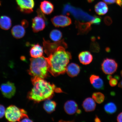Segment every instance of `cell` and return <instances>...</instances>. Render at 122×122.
Returning a JSON list of instances; mask_svg holds the SVG:
<instances>
[{
	"label": "cell",
	"instance_id": "1",
	"mask_svg": "<svg viewBox=\"0 0 122 122\" xmlns=\"http://www.w3.org/2000/svg\"><path fill=\"white\" fill-rule=\"evenodd\" d=\"M31 80L33 87L27 94V97L36 102L50 99L52 98L55 92H62L60 88H57L54 85L44 79L33 77Z\"/></svg>",
	"mask_w": 122,
	"mask_h": 122
},
{
	"label": "cell",
	"instance_id": "2",
	"mask_svg": "<svg viewBox=\"0 0 122 122\" xmlns=\"http://www.w3.org/2000/svg\"><path fill=\"white\" fill-rule=\"evenodd\" d=\"M67 48V46H61L47 57L49 65V71L55 77L66 72L67 66L71 58V53L66 51Z\"/></svg>",
	"mask_w": 122,
	"mask_h": 122
},
{
	"label": "cell",
	"instance_id": "3",
	"mask_svg": "<svg viewBox=\"0 0 122 122\" xmlns=\"http://www.w3.org/2000/svg\"><path fill=\"white\" fill-rule=\"evenodd\" d=\"M30 64L28 72L33 77L45 79L48 77L49 65L47 57L42 56L30 59Z\"/></svg>",
	"mask_w": 122,
	"mask_h": 122
},
{
	"label": "cell",
	"instance_id": "4",
	"mask_svg": "<svg viewBox=\"0 0 122 122\" xmlns=\"http://www.w3.org/2000/svg\"><path fill=\"white\" fill-rule=\"evenodd\" d=\"M5 114L6 118L10 122H20L24 117H28L25 110L14 105H11L7 107Z\"/></svg>",
	"mask_w": 122,
	"mask_h": 122
},
{
	"label": "cell",
	"instance_id": "5",
	"mask_svg": "<svg viewBox=\"0 0 122 122\" xmlns=\"http://www.w3.org/2000/svg\"><path fill=\"white\" fill-rule=\"evenodd\" d=\"M43 45L44 51L48 56L57 51L61 46H67L63 39L54 42H51L49 41L45 40L44 39H43Z\"/></svg>",
	"mask_w": 122,
	"mask_h": 122
},
{
	"label": "cell",
	"instance_id": "6",
	"mask_svg": "<svg viewBox=\"0 0 122 122\" xmlns=\"http://www.w3.org/2000/svg\"><path fill=\"white\" fill-rule=\"evenodd\" d=\"M101 66L103 72L108 75L113 74L116 71L118 65L114 59L106 58L102 62Z\"/></svg>",
	"mask_w": 122,
	"mask_h": 122
},
{
	"label": "cell",
	"instance_id": "7",
	"mask_svg": "<svg viewBox=\"0 0 122 122\" xmlns=\"http://www.w3.org/2000/svg\"><path fill=\"white\" fill-rule=\"evenodd\" d=\"M18 9L22 13L30 14L33 11L35 6L34 0H16Z\"/></svg>",
	"mask_w": 122,
	"mask_h": 122
},
{
	"label": "cell",
	"instance_id": "8",
	"mask_svg": "<svg viewBox=\"0 0 122 122\" xmlns=\"http://www.w3.org/2000/svg\"><path fill=\"white\" fill-rule=\"evenodd\" d=\"M48 21L46 17L41 16L35 17L32 20V28L35 33L42 31L45 28Z\"/></svg>",
	"mask_w": 122,
	"mask_h": 122
},
{
	"label": "cell",
	"instance_id": "9",
	"mask_svg": "<svg viewBox=\"0 0 122 122\" xmlns=\"http://www.w3.org/2000/svg\"><path fill=\"white\" fill-rule=\"evenodd\" d=\"M53 25L56 27H65L68 26L71 23V18L68 16L62 15L53 17L51 19Z\"/></svg>",
	"mask_w": 122,
	"mask_h": 122
},
{
	"label": "cell",
	"instance_id": "10",
	"mask_svg": "<svg viewBox=\"0 0 122 122\" xmlns=\"http://www.w3.org/2000/svg\"><path fill=\"white\" fill-rule=\"evenodd\" d=\"M0 90L4 97L10 98L15 95L16 88L14 84L8 82L1 85Z\"/></svg>",
	"mask_w": 122,
	"mask_h": 122
},
{
	"label": "cell",
	"instance_id": "11",
	"mask_svg": "<svg viewBox=\"0 0 122 122\" xmlns=\"http://www.w3.org/2000/svg\"><path fill=\"white\" fill-rule=\"evenodd\" d=\"M64 108L66 112L69 115L81 113V111L78 109L77 103L74 101L69 100L66 102L65 103Z\"/></svg>",
	"mask_w": 122,
	"mask_h": 122
},
{
	"label": "cell",
	"instance_id": "12",
	"mask_svg": "<svg viewBox=\"0 0 122 122\" xmlns=\"http://www.w3.org/2000/svg\"><path fill=\"white\" fill-rule=\"evenodd\" d=\"M30 51V55L32 58L40 57L43 56V48L39 44L32 45Z\"/></svg>",
	"mask_w": 122,
	"mask_h": 122
},
{
	"label": "cell",
	"instance_id": "13",
	"mask_svg": "<svg viewBox=\"0 0 122 122\" xmlns=\"http://www.w3.org/2000/svg\"><path fill=\"white\" fill-rule=\"evenodd\" d=\"M79 61L81 63L84 65L89 64L92 61L93 57L90 52L84 51L81 52L79 55Z\"/></svg>",
	"mask_w": 122,
	"mask_h": 122
},
{
	"label": "cell",
	"instance_id": "14",
	"mask_svg": "<svg viewBox=\"0 0 122 122\" xmlns=\"http://www.w3.org/2000/svg\"><path fill=\"white\" fill-rule=\"evenodd\" d=\"M91 84L96 89L102 90L104 88V85L102 80L98 76L92 75L90 78Z\"/></svg>",
	"mask_w": 122,
	"mask_h": 122
},
{
	"label": "cell",
	"instance_id": "15",
	"mask_svg": "<svg viewBox=\"0 0 122 122\" xmlns=\"http://www.w3.org/2000/svg\"><path fill=\"white\" fill-rule=\"evenodd\" d=\"M11 32L14 37L16 39H20L25 36V28L22 25H17L12 28Z\"/></svg>",
	"mask_w": 122,
	"mask_h": 122
},
{
	"label": "cell",
	"instance_id": "16",
	"mask_svg": "<svg viewBox=\"0 0 122 122\" xmlns=\"http://www.w3.org/2000/svg\"><path fill=\"white\" fill-rule=\"evenodd\" d=\"M40 8L42 13L47 15L51 14L54 9L53 4L50 1L46 0H44L41 2Z\"/></svg>",
	"mask_w": 122,
	"mask_h": 122
},
{
	"label": "cell",
	"instance_id": "17",
	"mask_svg": "<svg viewBox=\"0 0 122 122\" xmlns=\"http://www.w3.org/2000/svg\"><path fill=\"white\" fill-rule=\"evenodd\" d=\"M80 68L76 63H71L67 66L66 72L68 75L71 77L77 76L80 72Z\"/></svg>",
	"mask_w": 122,
	"mask_h": 122
},
{
	"label": "cell",
	"instance_id": "18",
	"mask_svg": "<svg viewBox=\"0 0 122 122\" xmlns=\"http://www.w3.org/2000/svg\"><path fill=\"white\" fill-rule=\"evenodd\" d=\"M82 106L86 112H90L95 110L96 105L93 99L91 97H88L84 101Z\"/></svg>",
	"mask_w": 122,
	"mask_h": 122
},
{
	"label": "cell",
	"instance_id": "19",
	"mask_svg": "<svg viewBox=\"0 0 122 122\" xmlns=\"http://www.w3.org/2000/svg\"><path fill=\"white\" fill-rule=\"evenodd\" d=\"M12 25V20L9 17L2 16L0 17V27L2 30H8Z\"/></svg>",
	"mask_w": 122,
	"mask_h": 122
},
{
	"label": "cell",
	"instance_id": "20",
	"mask_svg": "<svg viewBox=\"0 0 122 122\" xmlns=\"http://www.w3.org/2000/svg\"><path fill=\"white\" fill-rule=\"evenodd\" d=\"M95 11L99 15L106 14L108 11L107 5L104 2L100 1L94 7Z\"/></svg>",
	"mask_w": 122,
	"mask_h": 122
},
{
	"label": "cell",
	"instance_id": "21",
	"mask_svg": "<svg viewBox=\"0 0 122 122\" xmlns=\"http://www.w3.org/2000/svg\"><path fill=\"white\" fill-rule=\"evenodd\" d=\"M90 22H76V27L78 29L80 33L81 34H86L91 30Z\"/></svg>",
	"mask_w": 122,
	"mask_h": 122
},
{
	"label": "cell",
	"instance_id": "22",
	"mask_svg": "<svg viewBox=\"0 0 122 122\" xmlns=\"http://www.w3.org/2000/svg\"><path fill=\"white\" fill-rule=\"evenodd\" d=\"M56 106L55 102L48 99L46 100L43 105L45 110L48 113H51L55 111Z\"/></svg>",
	"mask_w": 122,
	"mask_h": 122
},
{
	"label": "cell",
	"instance_id": "23",
	"mask_svg": "<svg viewBox=\"0 0 122 122\" xmlns=\"http://www.w3.org/2000/svg\"><path fill=\"white\" fill-rule=\"evenodd\" d=\"M62 36L61 32L58 30H53L50 33V39L55 42L60 41Z\"/></svg>",
	"mask_w": 122,
	"mask_h": 122
},
{
	"label": "cell",
	"instance_id": "24",
	"mask_svg": "<svg viewBox=\"0 0 122 122\" xmlns=\"http://www.w3.org/2000/svg\"><path fill=\"white\" fill-rule=\"evenodd\" d=\"M104 109L107 113L112 114L114 113L117 111V108L116 106L114 103L110 102L105 105Z\"/></svg>",
	"mask_w": 122,
	"mask_h": 122
},
{
	"label": "cell",
	"instance_id": "25",
	"mask_svg": "<svg viewBox=\"0 0 122 122\" xmlns=\"http://www.w3.org/2000/svg\"><path fill=\"white\" fill-rule=\"evenodd\" d=\"M92 97L96 102L100 104L103 103L104 101L105 97L104 95L102 93L96 92L93 93Z\"/></svg>",
	"mask_w": 122,
	"mask_h": 122
},
{
	"label": "cell",
	"instance_id": "26",
	"mask_svg": "<svg viewBox=\"0 0 122 122\" xmlns=\"http://www.w3.org/2000/svg\"><path fill=\"white\" fill-rule=\"evenodd\" d=\"M92 42L90 45V50L93 52L98 53L100 51V47L99 44L95 41V38L93 37L92 38Z\"/></svg>",
	"mask_w": 122,
	"mask_h": 122
},
{
	"label": "cell",
	"instance_id": "27",
	"mask_svg": "<svg viewBox=\"0 0 122 122\" xmlns=\"http://www.w3.org/2000/svg\"><path fill=\"white\" fill-rule=\"evenodd\" d=\"M101 18L98 16H94V18L93 20L91 22V24L98 25L101 22Z\"/></svg>",
	"mask_w": 122,
	"mask_h": 122
},
{
	"label": "cell",
	"instance_id": "28",
	"mask_svg": "<svg viewBox=\"0 0 122 122\" xmlns=\"http://www.w3.org/2000/svg\"><path fill=\"white\" fill-rule=\"evenodd\" d=\"M104 21L105 24L106 25L109 26L111 25L112 23V20L110 17L109 16H105Z\"/></svg>",
	"mask_w": 122,
	"mask_h": 122
},
{
	"label": "cell",
	"instance_id": "29",
	"mask_svg": "<svg viewBox=\"0 0 122 122\" xmlns=\"http://www.w3.org/2000/svg\"><path fill=\"white\" fill-rule=\"evenodd\" d=\"M5 107L3 105L0 104V119L4 117L5 114Z\"/></svg>",
	"mask_w": 122,
	"mask_h": 122
},
{
	"label": "cell",
	"instance_id": "30",
	"mask_svg": "<svg viewBox=\"0 0 122 122\" xmlns=\"http://www.w3.org/2000/svg\"><path fill=\"white\" fill-rule=\"evenodd\" d=\"M109 84L111 86H115L118 84V80L115 78H112L109 80Z\"/></svg>",
	"mask_w": 122,
	"mask_h": 122
},
{
	"label": "cell",
	"instance_id": "31",
	"mask_svg": "<svg viewBox=\"0 0 122 122\" xmlns=\"http://www.w3.org/2000/svg\"><path fill=\"white\" fill-rule=\"evenodd\" d=\"M21 24L22 26L24 28H26L28 27L29 23L28 21L26 20H24L21 22Z\"/></svg>",
	"mask_w": 122,
	"mask_h": 122
},
{
	"label": "cell",
	"instance_id": "32",
	"mask_svg": "<svg viewBox=\"0 0 122 122\" xmlns=\"http://www.w3.org/2000/svg\"><path fill=\"white\" fill-rule=\"evenodd\" d=\"M21 122H32V120L29 118L28 117H24L21 119L20 121Z\"/></svg>",
	"mask_w": 122,
	"mask_h": 122
},
{
	"label": "cell",
	"instance_id": "33",
	"mask_svg": "<svg viewBox=\"0 0 122 122\" xmlns=\"http://www.w3.org/2000/svg\"><path fill=\"white\" fill-rule=\"evenodd\" d=\"M117 120L118 122H122V112L118 114L117 117Z\"/></svg>",
	"mask_w": 122,
	"mask_h": 122
},
{
	"label": "cell",
	"instance_id": "34",
	"mask_svg": "<svg viewBox=\"0 0 122 122\" xmlns=\"http://www.w3.org/2000/svg\"><path fill=\"white\" fill-rule=\"evenodd\" d=\"M108 4H112L116 2V0H103Z\"/></svg>",
	"mask_w": 122,
	"mask_h": 122
},
{
	"label": "cell",
	"instance_id": "35",
	"mask_svg": "<svg viewBox=\"0 0 122 122\" xmlns=\"http://www.w3.org/2000/svg\"><path fill=\"white\" fill-rule=\"evenodd\" d=\"M116 2L117 4L120 6L121 7L122 6V0H116Z\"/></svg>",
	"mask_w": 122,
	"mask_h": 122
},
{
	"label": "cell",
	"instance_id": "36",
	"mask_svg": "<svg viewBox=\"0 0 122 122\" xmlns=\"http://www.w3.org/2000/svg\"><path fill=\"white\" fill-rule=\"evenodd\" d=\"M121 75L122 77V70L121 71ZM118 86L119 87L122 88V80L119 83Z\"/></svg>",
	"mask_w": 122,
	"mask_h": 122
},
{
	"label": "cell",
	"instance_id": "37",
	"mask_svg": "<svg viewBox=\"0 0 122 122\" xmlns=\"http://www.w3.org/2000/svg\"><path fill=\"white\" fill-rule=\"evenodd\" d=\"M95 121L96 122H101V121L100 119L97 116L96 117L95 119Z\"/></svg>",
	"mask_w": 122,
	"mask_h": 122
},
{
	"label": "cell",
	"instance_id": "38",
	"mask_svg": "<svg viewBox=\"0 0 122 122\" xmlns=\"http://www.w3.org/2000/svg\"><path fill=\"white\" fill-rule=\"evenodd\" d=\"M107 78L108 80H109L112 78V76L111 75H108L107 77Z\"/></svg>",
	"mask_w": 122,
	"mask_h": 122
},
{
	"label": "cell",
	"instance_id": "39",
	"mask_svg": "<svg viewBox=\"0 0 122 122\" xmlns=\"http://www.w3.org/2000/svg\"><path fill=\"white\" fill-rule=\"evenodd\" d=\"M114 78L117 79V80H119L120 79V77L118 75H115L114 76Z\"/></svg>",
	"mask_w": 122,
	"mask_h": 122
},
{
	"label": "cell",
	"instance_id": "40",
	"mask_svg": "<svg viewBox=\"0 0 122 122\" xmlns=\"http://www.w3.org/2000/svg\"><path fill=\"white\" fill-rule=\"evenodd\" d=\"M1 5V1H0V6Z\"/></svg>",
	"mask_w": 122,
	"mask_h": 122
}]
</instances>
